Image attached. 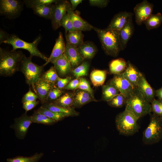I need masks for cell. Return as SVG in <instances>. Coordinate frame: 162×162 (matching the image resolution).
Instances as JSON below:
<instances>
[{"mask_svg": "<svg viewBox=\"0 0 162 162\" xmlns=\"http://www.w3.org/2000/svg\"><path fill=\"white\" fill-rule=\"evenodd\" d=\"M93 29L97 34L102 48L107 55L115 57L121 50L119 38V31L101 29L94 27Z\"/></svg>", "mask_w": 162, "mask_h": 162, "instance_id": "cell-1", "label": "cell"}, {"mask_svg": "<svg viewBox=\"0 0 162 162\" xmlns=\"http://www.w3.org/2000/svg\"><path fill=\"white\" fill-rule=\"evenodd\" d=\"M24 55L20 51H9L0 48V74L10 76L19 70Z\"/></svg>", "mask_w": 162, "mask_h": 162, "instance_id": "cell-2", "label": "cell"}, {"mask_svg": "<svg viewBox=\"0 0 162 162\" xmlns=\"http://www.w3.org/2000/svg\"><path fill=\"white\" fill-rule=\"evenodd\" d=\"M139 118L131 112L125 109L119 113L115 118L116 128L119 133L125 136H130L138 131L140 126Z\"/></svg>", "mask_w": 162, "mask_h": 162, "instance_id": "cell-3", "label": "cell"}, {"mask_svg": "<svg viewBox=\"0 0 162 162\" xmlns=\"http://www.w3.org/2000/svg\"><path fill=\"white\" fill-rule=\"evenodd\" d=\"M125 109L133 113L139 118L152 112L151 103L142 96L137 87L127 99Z\"/></svg>", "mask_w": 162, "mask_h": 162, "instance_id": "cell-4", "label": "cell"}, {"mask_svg": "<svg viewBox=\"0 0 162 162\" xmlns=\"http://www.w3.org/2000/svg\"><path fill=\"white\" fill-rule=\"evenodd\" d=\"M32 57H27L24 55L21 61L20 69L24 74L26 81L32 88L40 79L44 71L43 65L40 66L32 61Z\"/></svg>", "mask_w": 162, "mask_h": 162, "instance_id": "cell-5", "label": "cell"}, {"mask_svg": "<svg viewBox=\"0 0 162 162\" xmlns=\"http://www.w3.org/2000/svg\"><path fill=\"white\" fill-rule=\"evenodd\" d=\"M162 140V118L152 114L149 124L143 132L142 141L145 144L152 145Z\"/></svg>", "mask_w": 162, "mask_h": 162, "instance_id": "cell-6", "label": "cell"}, {"mask_svg": "<svg viewBox=\"0 0 162 162\" xmlns=\"http://www.w3.org/2000/svg\"><path fill=\"white\" fill-rule=\"evenodd\" d=\"M41 40L40 36L37 38L32 43L25 41L14 34H12L4 41L5 44L11 45L13 47L12 51H15L17 49H22L28 51L30 53V56L32 57L36 56L41 58L46 62L48 58L41 53L38 48V45Z\"/></svg>", "mask_w": 162, "mask_h": 162, "instance_id": "cell-7", "label": "cell"}, {"mask_svg": "<svg viewBox=\"0 0 162 162\" xmlns=\"http://www.w3.org/2000/svg\"><path fill=\"white\" fill-rule=\"evenodd\" d=\"M23 8L21 1L16 0H1V14L10 19L16 18L19 15Z\"/></svg>", "mask_w": 162, "mask_h": 162, "instance_id": "cell-8", "label": "cell"}, {"mask_svg": "<svg viewBox=\"0 0 162 162\" xmlns=\"http://www.w3.org/2000/svg\"><path fill=\"white\" fill-rule=\"evenodd\" d=\"M32 123L31 116L25 112L20 117L14 119V123L10 126V128L14 130L16 136L18 139H23Z\"/></svg>", "mask_w": 162, "mask_h": 162, "instance_id": "cell-9", "label": "cell"}, {"mask_svg": "<svg viewBox=\"0 0 162 162\" xmlns=\"http://www.w3.org/2000/svg\"><path fill=\"white\" fill-rule=\"evenodd\" d=\"M71 4L67 0H58L55 3V6L51 19L52 27L56 30L60 26V22L64 15L67 13L68 8Z\"/></svg>", "mask_w": 162, "mask_h": 162, "instance_id": "cell-10", "label": "cell"}, {"mask_svg": "<svg viewBox=\"0 0 162 162\" xmlns=\"http://www.w3.org/2000/svg\"><path fill=\"white\" fill-rule=\"evenodd\" d=\"M154 5L147 0H144L137 4L134 9L135 22L140 26L152 14Z\"/></svg>", "mask_w": 162, "mask_h": 162, "instance_id": "cell-11", "label": "cell"}, {"mask_svg": "<svg viewBox=\"0 0 162 162\" xmlns=\"http://www.w3.org/2000/svg\"><path fill=\"white\" fill-rule=\"evenodd\" d=\"M109 83L114 86L118 89L120 93L124 95L127 99L136 88L134 87L124 78L122 74L114 75Z\"/></svg>", "mask_w": 162, "mask_h": 162, "instance_id": "cell-12", "label": "cell"}, {"mask_svg": "<svg viewBox=\"0 0 162 162\" xmlns=\"http://www.w3.org/2000/svg\"><path fill=\"white\" fill-rule=\"evenodd\" d=\"M55 86L54 83L40 78L35 84L32 88L38 96L41 103L43 104L47 102L49 93Z\"/></svg>", "mask_w": 162, "mask_h": 162, "instance_id": "cell-13", "label": "cell"}, {"mask_svg": "<svg viewBox=\"0 0 162 162\" xmlns=\"http://www.w3.org/2000/svg\"><path fill=\"white\" fill-rule=\"evenodd\" d=\"M128 18L124 26L119 31V38L121 50L126 48L128 41L132 37L134 31V26L133 21V16Z\"/></svg>", "mask_w": 162, "mask_h": 162, "instance_id": "cell-14", "label": "cell"}, {"mask_svg": "<svg viewBox=\"0 0 162 162\" xmlns=\"http://www.w3.org/2000/svg\"><path fill=\"white\" fill-rule=\"evenodd\" d=\"M64 55L69 62L72 70L76 68L84 61L79 53L77 47L66 41Z\"/></svg>", "mask_w": 162, "mask_h": 162, "instance_id": "cell-15", "label": "cell"}, {"mask_svg": "<svg viewBox=\"0 0 162 162\" xmlns=\"http://www.w3.org/2000/svg\"><path fill=\"white\" fill-rule=\"evenodd\" d=\"M66 44L62 33L60 32L56 40L51 53L47 61L43 65L44 67L50 63L53 64L64 54Z\"/></svg>", "mask_w": 162, "mask_h": 162, "instance_id": "cell-16", "label": "cell"}, {"mask_svg": "<svg viewBox=\"0 0 162 162\" xmlns=\"http://www.w3.org/2000/svg\"><path fill=\"white\" fill-rule=\"evenodd\" d=\"M67 14L69 16L74 28L76 31H87L93 29L94 26L74 12L72 9L71 5L68 8Z\"/></svg>", "mask_w": 162, "mask_h": 162, "instance_id": "cell-17", "label": "cell"}, {"mask_svg": "<svg viewBox=\"0 0 162 162\" xmlns=\"http://www.w3.org/2000/svg\"><path fill=\"white\" fill-rule=\"evenodd\" d=\"M136 87L142 96L150 103L155 99V91L148 82L142 73Z\"/></svg>", "mask_w": 162, "mask_h": 162, "instance_id": "cell-18", "label": "cell"}, {"mask_svg": "<svg viewBox=\"0 0 162 162\" xmlns=\"http://www.w3.org/2000/svg\"><path fill=\"white\" fill-rule=\"evenodd\" d=\"M133 15L130 12L121 11L116 14L106 28L120 31L125 25L130 16Z\"/></svg>", "mask_w": 162, "mask_h": 162, "instance_id": "cell-19", "label": "cell"}, {"mask_svg": "<svg viewBox=\"0 0 162 162\" xmlns=\"http://www.w3.org/2000/svg\"><path fill=\"white\" fill-rule=\"evenodd\" d=\"M142 73L129 61H127L126 68L122 73L123 76L134 87H136Z\"/></svg>", "mask_w": 162, "mask_h": 162, "instance_id": "cell-20", "label": "cell"}, {"mask_svg": "<svg viewBox=\"0 0 162 162\" xmlns=\"http://www.w3.org/2000/svg\"><path fill=\"white\" fill-rule=\"evenodd\" d=\"M92 101H97L88 92L80 89L74 94L72 107L80 108Z\"/></svg>", "mask_w": 162, "mask_h": 162, "instance_id": "cell-21", "label": "cell"}, {"mask_svg": "<svg viewBox=\"0 0 162 162\" xmlns=\"http://www.w3.org/2000/svg\"><path fill=\"white\" fill-rule=\"evenodd\" d=\"M77 48L80 55L84 60L92 59L97 51L96 46L92 42L89 41L83 42Z\"/></svg>", "mask_w": 162, "mask_h": 162, "instance_id": "cell-22", "label": "cell"}, {"mask_svg": "<svg viewBox=\"0 0 162 162\" xmlns=\"http://www.w3.org/2000/svg\"><path fill=\"white\" fill-rule=\"evenodd\" d=\"M53 64L58 75L61 77L67 75L71 71L70 65L64 54Z\"/></svg>", "mask_w": 162, "mask_h": 162, "instance_id": "cell-23", "label": "cell"}, {"mask_svg": "<svg viewBox=\"0 0 162 162\" xmlns=\"http://www.w3.org/2000/svg\"><path fill=\"white\" fill-rule=\"evenodd\" d=\"M41 106L53 112L65 114L68 116H76L79 115V113L72 107H64L52 102L44 103Z\"/></svg>", "mask_w": 162, "mask_h": 162, "instance_id": "cell-24", "label": "cell"}, {"mask_svg": "<svg viewBox=\"0 0 162 162\" xmlns=\"http://www.w3.org/2000/svg\"><path fill=\"white\" fill-rule=\"evenodd\" d=\"M127 62L122 58H118L112 60L109 64V71L115 75L122 74L126 68Z\"/></svg>", "mask_w": 162, "mask_h": 162, "instance_id": "cell-25", "label": "cell"}, {"mask_svg": "<svg viewBox=\"0 0 162 162\" xmlns=\"http://www.w3.org/2000/svg\"><path fill=\"white\" fill-rule=\"evenodd\" d=\"M53 4L42 5L32 9L35 14L40 17L51 20L55 6V3Z\"/></svg>", "mask_w": 162, "mask_h": 162, "instance_id": "cell-26", "label": "cell"}, {"mask_svg": "<svg viewBox=\"0 0 162 162\" xmlns=\"http://www.w3.org/2000/svg\"><path fill=\"white\" fill-rule=\"evenodd\" d=\"M143 23L148 30L157 28L160 26L162 23V14L159 12L152 14Z\"/></svg>", "mask_w": 162, "mask_h": 162, "instance_id": "cell-27", "label": "cell"}, {"mask_svg": "<svg viewBox=\"0 0 162 162\" xmlns=\"http://www.w3.org/2000/svg\"><path fill=\"white\" fill-rule=\"evenodd\" d=\"M107 71L105 70L94 69L90 74L91 81L94 86L102 85L105 80Z\"/></svg>", "mask_w": 162, "mask_h": 162, "instance_id": "cell-28", "label": "cell"}, {"mask_svg": "<svg viewBox=\"0 0 162 162\" xmlns=\"http://www.w3.org/2000/svg\"><path fill=\"white\" fill-rule=\"evenodd\" d=\"M66 41L73 46L77 47L83 43L84 35L82 32L76 31L68 32Z\"/></svg>", "mask_w": 162, "mask_h": 162, "instance_id": "cell-29", "label": "cell"}, {"mask_svg": "<svg viewBox=\"0 0 162 162\" xmlns=\"http://www.w3.org/2000/svg\"><path fill=\"white\" fill-rule=\"evenodd\" d=\"M119 93L118 89L114 86L109 83L102 87V99L107 102Z\"/></svg>", "mask_w": 162, "mask_h": 162, "instance_id": "cell-30", "label": "cell"}, {"mask_svg": "<svg viewBox=\"0 0 162 162\" xmlns=\"http://www.w3.org/2000/svg\"><path fill=\"white\" fill-rule=\"evenodd\" d=\"M42 152L36 153L30 157L18 156L7 159V162H38L44 155Z\"/></svg>", "mask_w": 162, "mask_h": 162, "instance_id": "cell-31", "label": "cell"}, {"mask_svg": "<svg viewBox=\"0 0 162 162\" xmlns=\"http://www.w3.org/2000/svg\"><path fill=\"white\" fill-rule=\"evenodd\" d=\"M31 117L32 123L51 125L54 124L57 122L36 110Z\"/></svg>", "mask_w": 162, "mask_h": 162, "instance_id": "cell-32", "label": "cell"}, {"mask_svg": "<svg viewBox=\"0 0 162 162\" xmlns=\"http://www.w3.org/2000/svg\"><path fill=\"white\" fill-rule=\"evenodd\" d=\"M73 98L74 94L68 92L62 95L58 99L52 102L64 107H72Z\"/></svg>", "mask_w": 162, "mask_h": 162, "instance_id": "cell-33", "label": "cell"}, {"mask_svg": "<svg viewBox=\"0 0 162 162\" xmlns=\"http://www.w3.org/2000/svg\"><path fill=\"white\" fill-rule=\"evenodd\" d=\"M36 111L57 122L68 117V116L65 114L53 112L42 106Z\"/></svg>", "mask_w": 162, "mask_h": 162, "instance_id": "cell-34", "label": "cell"}, {"mask_svg": "<svg viewBox=\"0 0 162 162\" xmlns=\"http://www.w3.org/2000/svg\"><path fill=\"white\" fill-rule=\"evenodd\" d=\"M89 67V63L87 61L83 62L80 65L73 69L71 72L76 79L86 76Z\"/></svg>", "mask_w": 162, "mask_h": 162, "instance_id": "cell-35", "label": "cell"}, {"mask_svg": "<svg viewBox=\"0 0 162 162\" xmlns=\"http://www.w3.org/2000/svg\"><path fill=\"white\" fill-rule=\"evenodd\" d=\"M127 98L124 95L119 93L112 99L107 102L110 106L115 108H121L125 105Z\"/></svg>", "mask_w": 162, "mask_h": 162, "instance_id": "cell-36", "label": "cell"}, {"mask_svg": "<svg viewBox=\"0 0 162 162\" xmlns=\"http://www.w3.org/2000/svg\"><path fill=\"white\" fill-rule=\"evenodd\" d=\"M59 76L54 66H52L43 74L40 78L46 81L55 83Z\"/></svg>", "mask_w": 162, "mask_h": 162, "instance_id": "cell-37", "label": "cell"}, {"mask_svg": "<svg viewBox=\"0 0 162 162\" xmlns=\"http://www.w3.org/2000/svg\"><path fill=\"white\" fill-rule=\"evenodd\" d=\"M56 0H25L23 2L27 8H33L46 4H52L56 3Z\"/></svg>", "mask_w": 162, "mask_h": 162, "instance_id": "cell-38", "label": "cell"}, {"mask_svg": "<svg viewBox=\"0 0 162 162\" xmlns=\"http://www.w3.org/2000/svg\"><path fill=\"white\" fill-rule=\"evenodd\" d=\"M151 104L153 114L162 118V99H154Z\"/></svg>", "mask_w": 162, "mask_h": 162, "instance_id": "cell-39", "label": "cell"}, {"mask_svg": "<svg viewBox=\"0 0 162 162\" xmlns=\"http://www.w3.org/2000/svg\"><path fill=\"white\" fill-rule=\"evenodd\" d=\"M60 26L64 28L66 33L69 32L76 31L74 28L72 22L67 13L64 15L62 19Z\"/></svg>", "mask_w": 162, "mask_h": 162, "instance_id": "cell-40", "label": "cell"}, {"mask_svg": "<svg viewBox=\"0 0 162 162\" xmlns=\"http://www.w3.org/2000/svg\"><path fill=\"white\" fill-rule=\"evenodd\" d=\"M63 92H64L62 89L59 88L56 86L55 87L51 89L49 93L47 102H52L56 100L62 95Z\"/></svg>", "mask_w": 162, "mask_h": 162, "instance_id": "cell-41", "label": "cell"}, {"mask_svg": "<svg viewBox=\"0 0 162 162\" xmlns=\"http://www.w3.org/2000/svg\"><path fill=\"white\" fill-rule=\"evenodd\" d=\"M79 80L78 88L88 92L94 97L93 90L91 87L88 81L85 78L82 77L80 78Z\"/></svg>", "mask_w": 162, "mask_h": 162, "instance_id": "cell-42", "label": "cell"}, {"mask_svg": "<svg viewBox=\"0 0 162 162\" xmlns=\"http://www.w3.org/2000/svg\"><path fill=\"white\" fill-rule=\"evenodd\" d=\"M38 98V95L32 92L31 88H29L28 92L22 97V102L23 104L27 101H36Z\"/></svg>", "mask_w": 162, "mask_h": 162, "instance_id": "cell-43", "label": "cell"}, {"mask_svg": "<svg viewBox=\"0 0 162 162\" xmlns=\"http://www.w3.org/2000/svg\"><path fill=\"white\" fill-rule=\"evenodd\" d=\"M71 79V78L70 76H67L63 78L59 77L55 83V86L60 89L64 88L65 86L70 82Z\"/></svg>", "mask_w": 162, "mask_h": 162, "instance_id": "cell-44", "label": "cell"}, {"mask_svg": "<svg viewBox=\"0 0 162 162\" xmlns=\"http://www.w3.org/2000/svg\"><path fill=\"white\" fill-rule=\"evenodd\" d=\"M89 1L91 5L100 8L106 7L109 2V1L108 0H89Z\"/></svg>", "mask_w": 162, "mask_h": 162, "instance_id": "cell-45", "label": "cell"}, {"mask_svg": "<svg viewBox=\"0 0 162 162\" xmlns=\"http://www.w3.org/2000/svg\"><path fill=\"white\" fill-rule=\"evenodd\" d=\"M39 103L38 101H27L23 104L22 107L26 111V112L31 110Z\"/></svg>", "mask_w": 162, "mask_h": 162, "instance_id": "cell-46", "label": "cell"}, {"mask_svg": "<svg viewBox=\"0 0 162 162\" xmlns=\"http://www.w3.org/2000/svg\"><path fill=\"white\" fill-rule=\"evenodd\" d=\"M79 81V78L73 80L67 84L64 89L67 90H73L78 88Z\"/></svg>", "mask_w": 162, "mask_h": 162, "instance_id": "cell-47", "label": "cell"}, {"mask_svg": "<svg viewBox=\"0 0 162 162\" xmlns=\"http://www.w3.org/2000/svg\"><path fill=\"white\" fill-rule=\"evenodd\" d=\"M9 34L2 29L0 30V44L3 43L9 37Z\"/></svg>", "mask_w": 162, "mask_h": 162, "instance_id": "cell-48", "label": "cell"}, {"mask_svg": "<svg viewBox=\"0 0 162 162\" xmlns=\"http://www.w3.org/2000/svg\"><path fill=\"white\" fill-rule=\"evenodd\" d=\"M82 0H70V2L71 3V8L73 10H74L80 3H82Z\"/></svg>", "mask_w": 162, "mask_h": 162, "instance_id": "cell-49", "label": "cell"}, {"mask_svg": "<svg viewBox=\"0 0 162 162\" xmlns=\"http://www.w3.org/2000/svg\"><path fill=\"white\" fill-rule=\"evenodd\" d=\"M155 96L158 99H162V87L155 91Z\"/></svg>", "mask_w": 162, "mask_h": 162, "instance_id": "cell-50", "label": "cell"}]
</instances>
